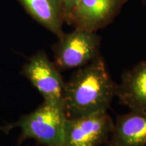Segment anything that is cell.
<instances>
[{"label": "cell", "instance_id": "obj_1", "mask_svg": "<svg viewBox=\"0 0 146 146\" xmlns=\"http://www.w3.org/2000/svg\"><path fill=\"white\" fill-rule=\"evenodd\" d=\"M116 85L101 55L76 69L65 83L63 105L67 118L107 112Z\"/></svg>", "mask_w": 146, "mask_h": 146}, {"label": "cell", "instance_id": "obj_2", "mask_svg": "<svg viewBox=\"0 0 146 146\" xmlns=\"http://www.w3.org/2000/svg\"><path fill=\"white\" fill-rule=\"evenodd\" d=\"M66 119L63 104L43 101L32 112L23 115L15 123L0 127V130L8 133L14 128H20L18 145L32 139L43 146H63Z\"/></svg>", "mask_w": 146, "mask_h": 146}, {"label": "cell", "instance_id": "obj_3", "mask_svg": "<svg viewBox=\"0 0 146 146\" xmlns=\"http://www.w3.org/2000/svg\"><path fill=\"white\" fill-rule=\"evenodd\" d=\"M58 39L52 51L54 63L60 71L81 68L100 56L102 37L96 31L75 28Z\"/></svg>", "mask_w": 146, "mask_h": 146}, {"label": "cell", "instance_id": "obj_4", "mask_svg": "<svg viewBox=\"0 0 146 146\" xmlns=\"http://www.w3.org/2000/svg\"><path fill=\"white\" fill-rule=\"evenodd\" d=\"M21 74L31 83L44 101L63 104L66 82L45 51L32 55L23 66Z\"/></svg>", "mask_w": 146, "mask_h": 146}, {"label": "cell", "instance_id": "obj_5", "mask_svg": "<svg viewBox=\"0 0 146 146\" xmlns=\"http://www.w3.org/2000/svg\"><path fill=\"white\" fill-rule=\"evenodd\" d=\"M114 121L107 112L67 118L63 146H102L109 139Z\"/></svg>", "mask_w": 146, "mask_h": 146}, {"label": "cell", "instance_id": "obj_6", "mask_svg": "<svg viewBox=\"0 0 146 146\" xmlns=\"http://www.w3.org/2000/svg\"><path fill=\"white\" fill-rule=\"evenodd\" d=\"M128 0H78L70 25L97 32L110 25Z\"/></svg>", "mask_w": 146, "mask_h": 146}, {"label": "cell", "instance_id": "obj_7", "mask_svg": "<svg viewBox=\"0 0 146 146\" xmlns=\"http://www.w3.org/2000/svg\"><path fill=\"white\" fill-rule=\"evenodd\" d=\"M104 146H146V111L118 115Z\"/></svg>", "mask_w": 146, "mask_h": 146}, {"label": "cell", "instance_id": "obj_8", "mask_svg": "<svg viewBox=\"0 0 146 146\" xmlns=\"http://www.w3.org/2000/svg\"><path fill=\"white\" fill-rule=\"evenodd\" d=\"M115 97L130 110L146 111V60L123 73Z\"/></svg>", "mask_w": 146, "mask_h": 146}, {"label": "cell", "instance_id": "obj_9", "mask_svg": "<svg viewBox=\"0 0 146 146\" xmlns=\"http://www.w3.org/2000/svg\"><path fill=\"white\" fill-rule=\"evenodd\" d=\"M31 17L57 37L63 35L65 13L62 0H17Z\"/></svg>", "mask_w": 146, "mask_h": 146}, {"label": "cell", "instance_id": "obj_10", "mask_svg": "<svg viewBox=\"0 0 146 146\" xmlns=\"http://www.w3.org/2000/svg\"><path fill=\"white\" fill-rule=\"evenodd\" d=\"M65 13V23L70 25L71 18L75 9L78 0H62Z\"/></svg>", "mask_w": 146, "mask_h": 146}, {"label": "cell", "instance_id": "obj_11", "mask_svg": "<svg viewBox=\"0 0 146 146\" xmlns=\"http://www.w3.org/2000/svg\"><path fill=\"white\" fill-rule=\"evenodd\" d=\"M141 1H142V2H143V4L146 6V0H141Z\"/></svg>", "mask_w": 146, "mask_h": 146}, {"label": "cell", "instance_id": "obj_12", "mask_svg": "<svg viewBox=\"0 0 146 146\" xmlns=\"http://www.w3.org/2000/svg\"><path fill=\"white\" fill-rule=\"evenodd\" d=\"M28 146H29V145H28Z\"/></svg>", "mask_w": 146, "mask_h": 146}]
</instances>
